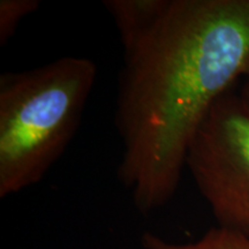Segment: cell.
I'll return each instance as SVG.
<instances>
[{
  "label": "cell",
  "instance_id": "1",
  "mask_svg": "<svg viewBox=\"0 0 249 249\" xmlns=\"http://www.w3.org/2000/svg\"><path fill=\"white\" fill-rule=\"evenodd\" d=\"M248 73L249 0H172L156 29L124 54L118 176L140 213L172 200L198 128Z\"/></svg>",
  "mask_w": 249,
  "mask_h": 249
},
{
  "label": "cell",
  "instance_id": "2",
  "mask_svg": "<svg viewBox=\"0 0 249 249\" xmlns=\"http://www.w3.org/2000/svg\"><path fill=\"white\" fill-rule=\"evenodd\" d=\"M96 77L95 62L70 55L0 75V197L36 185L60 158Z\"/></svg>",
  "mask_w": 249,
  "mask_h": 249
},
{
  "label": "cell",
  "instance_id": "3",
  "mask_svg": "<svg viewBox=\"0 0 249 249\" xmlns=\"http://www.w3.org/2000/svg\"><path fill=\"white\" fill-rule=\"evenodd\" d=\"M186 169L218 226L249 236V114L238 95L225 93L193 140Z\"/></svg>",
  "mask_w": 249,
  "mask_h": 249
},
{
  "label": "cell",
  "instance_id": "4",
  "mask_svg": "<svg viewBox=\"0 0 249 249\" xmlns=\"http://www.w3.org/2000/svg\"><path fill=\"white\" fill-rule=\"evenodd\" d=\"M172 0H105L104 7L113 18L123 43L129 53L150 35L166 14Z\"/></svg>",
  "mask_w": 249,
  "mask_h": 249
},
{
  "label": "cell",
  "instance_id": "5",
  "mask_svg": "<svg viewBox=\"0 0 249 249\" xmlns=\"http://www.w3.org/2000/svg\"><path fill=\"white\" fill-rule=\"evenodd\" d=\"M141 242L144 249H249V236L219 226L209 230L194 242L174 244L149 232L142 235Z\"/></svg>",
  "mask_w": 249,
  "mask_h": 249
},
{
  "label": "cell",
  "instance_id": "6",
  "mask_svg": "<svg viewBox=\"0 0 249 249\" xmlns=\"http://www.w3.org/2000/svg\"><path fill=\"white\" fill-rule=\"evenodd\" d=\"M38 0H0V45L17 33L21 21L39 8Z\"/></svg>",
  "mask_w": 249,
  "mask_h": 249
},
{
  "label": "cell",
  "instance_id": "7",
  "mask_svg": "<svg viewBox=\"0 0 249 249\" xmlns=\"http://www.w3.org/2000/svg\"><path fill=\"white\" fill-rule=\"evenodd\" d=\"M244 80V85H242L240 92L238 93V96L239 98H240L242 105H244L245 110L247 111L249 114V73L245 76Z\"/></svg>",
  "mask_w": 249,
  "mask_h": 249
}]
</instances>
